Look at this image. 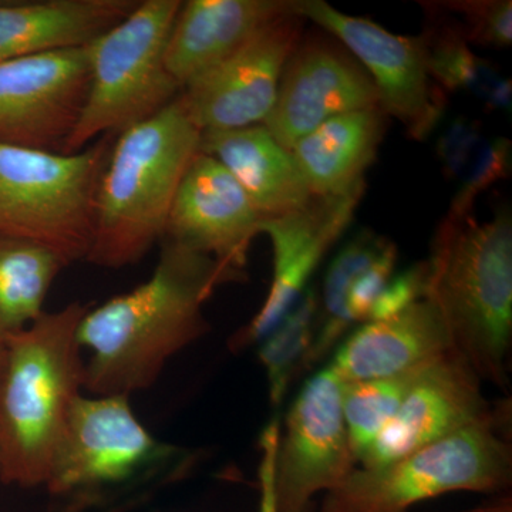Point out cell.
<instances>
[{
	"mask_svg": "<svg viewBox=\"0 0 512 512\" xmlns=\"http://www.w3.org/2000/svg\"><path fill=\"white\" fill-rule=\"evenodd\" d=\"M420 37L431 77L444 92L463 90L483 101L487 109L511 111V80L477 56L451 22L430 28Z\"/></svg>",
	"mask_w": 512,
	"mask_h": 512,
	"instance_id": "23",
	"label": "cell"
},
{
	"mask_svg": "<svg viewBox=\"0 0 512 512\" xmlns=\"http://www.w3.org/2000/svg\"><path fill=\"white\" fill-rule=\"evenodd\" d=\"M427 285V262L420 261L400 274H394L384 286L370 312L369 322L392 319L424 299Z\"/></svg>",
	"mask_w": 512,
	"mask_h": 512,
	"instance_id": "31",
	"label": "cell"
},
{
	"mask_svg": "<svg viewBox=\"0 0 512 512\" xmlns=\"http://www.w3.org/2000/svg\"><path fill=\"white\" fill-rule=\"evenodd\" d=\"M303 22L298 10L279 16L184 87L181 103L201 133L265 123L274 109L285 64L301 42Z\"/></svg>",
	"mask_w": 512,
	"mask_h": 512,
	"instance_id": "11",
	"label": "cell"
},
{
	"mask_svg": "<svg viewBox=\"0 0 512 512\" xmlns=\"http://www.w3.org/2000/svg\"><path fill=\"white\" fill-rule=\"evenodd\" d=\"M510 400L497 412L386 466L357 467L320 512H407L450 493L500 495L512 485Z\"/></svg>",
	"mask_w": 512,
	"mask_h": 512,
	"instance_id": "5",
	"label": "cell"
},
{
	"mask_svg": "<svg viewBox=\"0 0 512 512\" xmlns=\"http://www.w3.org/2000/svg\"><path fill=\"white\" fill-rule=\"evenodd\" d=\"M366 184L342 195L316 197L291 214L269 218L259 232L271 238L274 274L268 295L254 318L229 340L231 350L256 345L281 322L311 286L316 269L348 229Z\"/></svg>",
	"mask_w": 512,
	"mask_h": 512,
	"instance_id": "14",
	"label": "cell"
},
{
	"mask_svg": "<svg viewBox=\"0 0 512 512\" xmlns=\"http://www.w3.org/2000/svg\"><path fill=\"white\" fill-rule=\"evenodd\" d=\"M201 131L180 96L116 136L97 191L86 262L106 269L137 264L164 238L168 215Z\"/></svg>",
	"mask_w": 512,
	"mask_h": 512,
	"instance_id": "4",
	"label": "cell"
},
{
	"mask_svg": "<svg viewBox=\"0 0 512 512\" xmlns=\"http://www.w3.org/2000/svg\"><path fill=\"white\" fill-rule=\"evenodd\" d=\"M389 239L363 229L350 238L332 259L326 271L322 292H319V316L315 340L306 369L322 363L332 355L339 343L349 335L350 322L346 301L353 281L386 247Z\"/></svg>",
	"mask_w": 512,
	"mask_h": 512,
	"instance_id": "24",
	"label": "cell"
},
{
	"mask_svg": "<svg viewBox=\"0 0 512 512\" xmlns=\"http://www.w3.org/2000/svg\"><path fill=\"white\" fill-rule=\"evenodd\" d=\"M483 130L478 121L456 119L441 134L437 143V157L448 178L460 180L483 147Z\"/></svg>",
	"mask_w": 512,
	"mask_h": 512,
	"instance_id": "30",
	"label": "cell"
},
{
	"mask_svg": "<svg viewBox=\"0 0 512 512\" xmlns=\"http://www.w3.org/2000/svg\"><path fill=\"white\" fill-rule=\"evenodd\" d=\"M171 453L138 419L130 397L83 393L74 404L45 488L67 497L123 484Z\"/></svg>",
	"mask_w": 512,
	"mask_h": 512,
	"instance_id": "10",
	"label": "cell"
},
{
	"mask_svg": "<svg viewBox=\"0 0 512 512\" xmlns=\"http://www.w3.org/2000/svg\"><path fill=\"white\" fill-rule=\"evenodd\" d=\"M483 380L456 353L421 367L390 423L359 463L386 466L497 412L483 392Z\"/></svg>",
	"mask_w": 512,
	"mask_h": 512,
	"instance_id": "15",
	"label": "cell"
},
{
	"mask_svg": "<svg viewBox=\"0 0 512 512\" xmlns=\"http://www.w3.org/2000/svg\"><path fill=\"white\" fill-rule=\"evenodd\" d=\"M427 299L439 313L451 352L483 383L510 386L512 342V218L510 208L488 221L447 212L431 242Z\"/></svg>",
	"mask_w": 512,
	"mask_h": 512,
	"instance_id": "3",
	"label": "cell"
},
{
	"mask_svg": "<svg viewBox=\"0 0 512 512\" xmlns=\"http://www.w3.org/2000/svg\"><path fill=\"white\" fill-rule=\"evenodd\" d=\"M460 512H512L511 491L510 493L493 495V497L485 501V503Z\"/></svg>",
	"mask_w": 512,
	"mask_h": 512,
	"instance_id": "33",
	"label": "cell"
},
{
	"mask_svg": "<svg viewBox=\"0 0 512 512\" xmlns=\"http://www.w3.org/2000/svg\"><path fill=\"white\" fill-rule=\"evenodd\" d=\"M397 259H399L397 247L389 241L382 252L373 259L372 264L363 269L353 281L349 289L348 301H346V309L353 325L369 322L370 312L376 299L379 298L384 286L393 278Z\"/></svg>",
	"mask_w": 512,
	"mask_h": 512,
	"instance_id": "29",
	"label": "cell"
},
{
	"mask_svg": "<svg viewBox=\"0 0 512 512\" xmlns=\"http://www.w3.org/2000/svg\"><path fill=\"white\" fill-rule=\"evenodd\" d=\"M319 316V291L309 286L281 322L259 342V360L268 382L269 402L281 409L293 380L306 372Z\"/></svg>",
	"mask_w": 512,
	"mask_h": 512,
	"instance_id": "25",
	"label": "cell"
},
{
	"mask_svg": "<svg viewBox=\"0 0 512 512\" xmlns=\"http://www.w3.org/2000/svg\"><path fill=\"white\" fill-rule=\"evenodd\" d=\"M342 389L328 365L296 394L276 446L272 497L276 512H309L357 468L342 410Z\"/></svg>",
	"mask_w": 512,
	"mask_h": 512,
	"instance_id": "8",
	"label": "cell"
},
{
	"mask_svg": "<svg viewBox=\"0 0 512 512\" xmlns=\"http://www.w3.org/2000/svg\"><path fill=\"white\" fill-rule=\"evenodd\" d=\"M281 424L278 420H272L266 426L259 440L261 460H259L258 484L259 504L258 512H276L274 497H272V473H274V460L276 446H278Z\"/></svg>",
	"mask_w": 512,
	"mask_h": 512,
	"instance_id": "32",
	"label": "cell"
},
{
	"mask_svg": "<svg viewBox=\"0 0 512 512\" xmlns=\"http://www.w3.org/2000/svg\"><path fill=\"white\" fill-rule=\"evenodd\" d=\"M458 20L451 25L468 45L510 47L512 43L511 0H457L430 3Z\"/></svg>",
	"mask_w": 512,
	"mask_h": 512,
	"instance_id": "27",
	"label": "cell"
},
{
	"mask_svg": "<svg viewBox=\"0 0 512 512\" xmlns=\"http://www.w3.org/2000/svg\"><path fill=\"white\" fill-rule=\"evenodd\" d=\"M64 268L49 249L0 234V345L43 315L50 289Z\"/></svg>",
	"mask_w": 512,
	"mask_h": 512,
	"instance_id": "22",
	"label": "cell"
},
{
	"mask_svg": "<svg viewBox=\"0 0 512 512\" xmlns=\"http://www.w3.org/2000/svg\"><path fill=\"white\" fill-rule=\"evenodd\" d=\"M200 151L227 168L262 220L291 214L312 200L291 151L264 124L201 133Z\"/></svg>",
	"mask_w": 512,
	"mask_h": 512,
	"instance_id": "20",
	"label": "cell"
},
{
	"mask_svg": "<svg viewBox=\"0 0 512 512\" xmlns=\"http://www.w3.org/2000/svg\"><path fill=\"white\" fill-rule=\"evenodd\" d=\"M180 0H140L130 15L87 46L90 86L62 153L156 116L183 92L165 67V47Z\"/></svg>",
	"mask_w": 512,
	"mask_h": 512,
	"instance_id": "7",
	"label": "cell"
},
{
	"mask_svg": "<svg viewBox=\"0 0 512 512\" xmlns=\"http://www.w3.org/2000/svg\"><path fill=\"white\" fill-rule=\"evenodd\" d=\"M296 6L298 0L181 2L165 47V67L184 89Z\"/></svg>",
	"mask_w": 512,
	"mask_h": 512,
	"instance_id": "17",
	"label": "cell"
},
{
	"mask_svg": "<svg viewBox=\"0 0 512 512\" xmlns=\"http://www.w3.org/2000/svg\"><path fill=\"white\" fill-rule=\"evenodd\" d=\"M373 107H380L379 93L365 67L329 33H308L285 64L264 126L291 151L332 117Z\"/></svg>",
	"mask_w": 512,
	"mask_h": 512,
	"instance_id": "13",
	"label": "cell"
},
{
	"mask_svg": "<svg viewBox=\"0 0 512 512\" xmlns=\"http://www.w3.org/2000/svg\"><path fill=\"white\" fill-rule=\"evenodd\" d=\"M420 369L403 375L343 384V419L357 467L399 410Z\"/></svg>",
	"mask_w": 512,
	"mask_h": 512,
	"instance_id": "26",
	"label": "cell"
},
{
	"mask_svg": "<svg viewBox=\"0 0 512 512\" xmlns=\"http://www.w3.org/2000/svg\"><path fill=\"white\" fill-rule=\"evenodd\" d=\"M113 137L72 154L0 143V234L35 242L66 266L86 261Z\"/></svg>",
	"mask_w": 512,
	"mask_h": 512,
	"instance_id": "6",
	"label": "cell"
},
{
	"mask_svg": "<svg viewBox=\"0 0 512 512\" xmlns=\"http://www.w3.org/2000/svg\"><path fill=\"white\" fill-rule=\"evenodd\" d=\"M296 10L338 39L365 67L379 93L380 109L399 120L410 138L423 141L436 130L446 110V92L431 77L420 36L394 35L323 0H298Z\"/></svg>",
	"mask_w": 512,
	"mask_h": 512,
	"instance_id": "9",
	"label": "cell"
},
{
	"mask_svg": "<svg viewBox=\"0 0 512 512\" xmlns=\"http://www.w3.org/2000/svg\"><path fill=\"white\" fill-rule=\"evenodd\" d=\"M387 119L380 107L350 111L296 141L293 160L312 195H342L366 184V171L382 146Z\"/></svg>",
	"mask_w": 512,
	"mask_h": 512,
	"instance_id": "21",
	"label": "cell"
},
{
	"mask_svg": "<svg viewBox=\"0 0 512 512\" xmlns=\"http://www.w3.org/2000/svg\"><path fill=\"white\" fill-rule=\"evenodd\" d=\"M245 274L164 238L153 275L133 291L89 308L79 325L84 393L127 396L150 389L174 356L210 332L204 306Z\"/></svg>",
	"mask_w": 512,
	"mask_h": 512,
	"instance_id": "1",
	"label": "cell"
},
{
	"mask_svg": "<svg viewBox=\"0 0 512 512\" xmlns=\"http://www.w3.org/2000/svg\"><path fill=\"white\" fill-rule=\"evenodd\" d=\"M3 348H5V345H0V365H2Z\"/></svg>",
	"mask_w": 512,
	"mask_h": 512,
	"instance_id": "34",
	"label": "cell"
},
{
	"mask_svg": "<svg viewBox=\"0 0 512 512\" xmlns=\"http://www.w3.org/2000/svg\"><path fill=\"white\" fill-rule=\"evenodd\" d=\"M89 86L87 46L0 64V143L62 153Z\"/></svg>",
	"mask_w": 512,
	"mask_h": 512,
	"instance_id": "12",
	"label": "cell"
},
{
	"mask_svg": "<svg viewBox=\"0 0 512 512\" xmlns=\"http://www.w3.org/2000/svg\"><path fill=\"white\" fill-rule=\"evenodd\" d=\"M90 306L43 312L5 340L0 365V481L45 487L77 399L84 357L77 332Z\"/></svg>",
	"mask_w": 512,
	"mask_h": 512,
	"instance_id": "2",
	"label": "cell"
},
{
	"mask_svg": "<svg viewBox=\"0 0 512 512\" xmlns=\"http://www.w3.org/2000/svg\"><path fill=\"white\" fill-rule=\"evenodd\" d=\"M262 221L227 168L198 151L178 187L164 238L245 274Z\"/></svg>",
	"mask_w": 512,
	"mask_h": 512,
	"instance_id": "16",
	"label": "cell"
},
{
	"mask_svg": "<svg viewBox=\"0 0 512 512\" xmlns=\"http://www.w3.org/2000/svg\"><path fill=\"white\" fill-rule=\"evenodd\" d=\"M140 0L0 2V64L80 49L116 26Z\"/></svg>",
	"mask_w": 512,
	"mask_h": 512,
	"instance_id": "19",
	"label": "cell"
},
{
	"mask_svg": "<svg viewBox=\"0 0 512 512\" xmlns=\"http://www.w3.org/2000/svg\"><path fill=\"white\" fill-rule=\"evenodd\" d=\"M451 352L443 320L427 299L392 319L350 332L328 363L343 384L412 372Z\"/></svg>",
	"mask_w": 512,
	"mask_h": 512,
	"instance_id": "18",
	"label": "cell"
},
{
	"mask_svg": "<svg viewBox=\"0 0 512 512\" xmlns=\"http://www.w3.org/2000/svg\"><path fill=\"white\" fill-rule=\"evenodd\" d=\"M511 171V143L507 138L485 140L473 163L460 178V187L451 201V214L464 215L473 212L477 198Z\"/></svg>",
	"mask_w": 512,
	"mask_h": 512,
	"instance_id": "28",
	"label": "cell"
}]
</instances>
